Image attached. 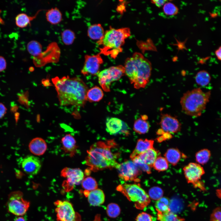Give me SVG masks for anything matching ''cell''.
<instances>
[{"label": "cell", "mask_w": 221, "mask_h": 221, "mask_svg": "<svg viewBox=\"0 0 221 221\" xmlns=\"http://www.w3.org/2000/svg\"><path fill=\"white\" fill-rule=\"evenodd\" d=\"M61 106L83 107L86 100L88 87L81 78L65 76L52 79Z\"/></svg>", "instance_id": "obj_1"}, {"label": "cell", "mask_w": 221, "mask_h": 221, "mask_svg": "<svg viewBox=\"0 0 221 221\" xmlns=\"http://www.w3.org/2000/svg\"><path fill=\"white\" fill-rule=\"evenodd\" d=\"M113 140L99 141L92 145L87 152L86 164L89 169L95 172L107 169H117L119 164L117 161L118 153H113L111 149L115 146Z\"/></svg>", "instance_id": "obj_2"}, {"label": "cell", "mask_w": 221, "mask_h": 221, "mask_svg": "<svg viewBox=\"0 0 221 221\" xmlns=\"http://www.w3.org/2000/svg\"><path fill=\"white\" fill-rule=\"evenodd\" d=\"M125 74L134 88H144L149 81L152 71L150 61L142 54L135 52L127 58L124 66Z\"/></svg>", "instance_id": "obj_3"}, {"label": "cell", "mask_w": 221, "mask_h": 221, "mask_svg": "<svg viewBox=\"0 0 221 221\" xmlns=\"http://www.w3.org/2000/svg\"><path fill=\"white\" fill-rule=\"evenodd\" d=\"M130 35L129 28L118 29L110 28L105 32L102 38L98 41V45L101 46L100 53L110 55L111 58L115 59L122 51V46L125 40Z\"/></svg>", "instance_id": "obj_4"}, {"label": "cell", "mask_w": 221, "mask_h": 221, "mask_svg": "<svg viewBox=\"0 0 221 221\" xmlns=\"http://www.w3.org/2000/svg\"><path fill=\"white\" fill-rule=\"evenodd\" d=\"M211 95V91L204 92L200 88L186 91L180 100L182 111L192 117L200 116L206 109Z\"/></svg>", "instance_id": "obj_5"}, {"label": "cell", "mask_w": 221, "mask_h": 221, "mask_svg": "<svg viewBox=\"0 0 221 221\" xmlns=\"http://www.w3.org/2000/svg\"><path fill=\"white\" fill-rule=\"evenodd\" d=\"M117 189L130 201L134 203L135 206L138 209H143L150 203L149 195L138 184H122L119 185Z\"/></svg>", "instance_id": "obj_6"}, {"label": "cell", "mask_w": 221, "mask_h": 221, "mask_svg": "<svg viewBox=\"0 0 221 221\" xmlns=\"http://www.w3.org/2000/svg\"><path fill=\"white\" fill-rule=\"evenodd\" d=\"M125 74L124 66L119 65L110 67L98 74L99 83L103 90L106 92L110 91L111 83L120 79Z\"/></svg>", "instance_id": "obj_7"}, {"label": "cell", "mask_w": 221, "mask_h": 221, "mask_svg": "<svg viewBox=\"0 0 221 221\" xmlns=\"http://www.w3.org/2000/svg\"><path fill=\"white\" fill-rule=\"evenodd\" d=\"M29 206V202L23 199L21 192H13L9 194L7 207L11 213L17 216L23 215L27 211Z\"/></svg>", "instance_id": "obj_8"}, {"label": "cell", "mask_w": 221, "mask_h": 221, "mask_svg": "<svg viewBox=\"0 0 221 221\" xmlns=\"http://www.w3.org/2000/svg\"><path fill=\"white\" fill-rule=\"evenodd\" d=\"M60 54V49L57 44L52 42L49 44L45 51L33 57V62L37 67L43 66L48 63H56L59 61Z\"/></svg>", "instance_id": "obj_9"}, {"label": "cell", "mask_w": 221, "mask_h": 221, "mask_svg": "<svg viewBox=\"0 0 221 221\" xmlns=\"http://www.w3.org/2000/svg\"><path fill=\"white\" fill-rule=\"evenodd\" d=\"M54 204L57 221H81L79 215L75 212L72 204L68 201L58 200Z\"/></svg>", "instance_id": "obj_10"}, {"label": "cell", "mask_w": 221, "mask_h": 221, "mask_svg": "<svg viewBox=\"0 0 221 221\" xmlns=\"http://www.w3.org/2000/svg\"><path fill=\"white\" fill-rule=\"evenodd\" d=\"M184 175L187 182L194 186L202 187L200 180L205 172L201 165L196 163L191 162L185 166L183 169Z\"/></svg>", "instance_id": "obj_11"}, {"label": "cell", "mask_w": 221, "mask_h": 221, "mask_svg": "<svg viewBox=\"0 0 221 221\" xmlns=\"http://www.w3.org/2000/svg\"><path fill=\"white\" fill-rule=\"evenodd\" d=\"M99 53L96 55H88L84 56V64L81 70V73L84 76L89 74L97 75L99 72L100 65L103 62V60Z\"/></svg>", "instance_id": "obj_12"}, {"label": "cell", "mask_w": 221, "mask_h": 221, "mask_svg": "<svg viewBox=\"0 0 221 221\" xmlns=\"http://www.w3.org/2000/svg\"><path fill=\"white\" fill-rule=\"evenodd\" d=\"M117 169L119 177L126 181L135 180L141 172L133 161L130 160L119 164Z\"/></svg>", "instance_id": "obj_13"}, {"label": "cell", "mask_w": 221, "mask_h": 221, "mask_svg": "<svg viewBox=\"0 0 221 221\" xmlns=\"http://www.w3.org/2000/svg\"><path fill=\"white\" fill-rule=\"evenodd\" d=\"M61 175L67 179L64 186L67 190H71L75 185L80 184L83 180L84 176L83 172L80 169L67 167L62 170Z\"/></svg>", "instance_id": "obj_14"}, {"label": "cell", "mask_w": 221, "mask_h": 221, "mask_svg": "<svg viewBox=\"0 0 221 221\" xmlns=\"http://www.w3.org/2000/svg\"><path fill=\"white\" fill-rule=\"evenodd\" d=\"M160 124L164 132L170 134L177 133L181 129V125L178 119L167 114H161Z\"/></svg>", "instance_id": "obj_15"}, {"label": "cell", "mask_w": 221, "mask_h": 221, "mask_svg": "<svg viewBox=\"0 0 221 221\" xmlns=\"http://www.w3.org/2000/svg\"><path fill=\"white\" fill-rule=\"evenodd\" d=\"M106 131L111 135L128 134L127 125L120 119L115 117L108 118L106 122Z\"/></svg>", "instance_id": "obj_16"}, {"label": "cell", "mask_w": 221, "mask_h": 221, "mask_svg": "<svg viewBox=\"0 0 221 221\" xmlns=\"http://www.w3.org/2000/svg\"><path fill=\"white\" fill-rule=\"evenodd\" d=\"M21 165L25 173L29 175H34L39 172L41 163L38 158L33 156H28L22 159Z\"/></svg>", "instance_id": "obj_17"}, {"label": "cell", "mask_w": 221, "mask_h": 221, "mask_svg": "<svg viewBox=\"0 0 221 221\" xmlns=\"http://www.w3.org/2000/svg\"><path fill=\"white\" fill-rule=\"evenodd\" d=\"M84 194L87 198L89 204L91 206H97L102 204L105 200V196L102 190L97 188L91 191H85Z\"/></svg>", "instance_id": "obj_18"}, {"label": "cell", "mask_w": 221, "mask_h": 221, "mask_svg": "<svg viewBox=\"0 0 221 221\" xmlns=\"http://www.w3.org/2000/svg\"><path fill=\"white\" fill-rule=\"evenodd\" d=\"M154 142L153 140L148 139L138 140L136 147L130 155L131 159L132 160L140 154L153 148Z\"/></svg>", "instance_id": "obj_19"}, {"label": "cell", "mask_w": 221, "mask_h": 221, "mask_svg": "<svg viewBox=\"0 0 221 221\" xmlns=\"http://www.w3.org/2000/svg\"><path fill=\"white\" fill-rule=\"evenodd\" d=\"M29 147L30 151L33 154L40 156L46 151L47 146L45 140L40 138L33 139L29 143Z\"/></svg>", "instance_id": "obj_20"}, {"label": "cell", "mask_w": 221, "mask_h": 221, "mask_svg": "<svg viewBox=\"0 0 221 221\" xmlns=\"http://www.w3.org/2000/svg\"><path fill=\"white\" fill-rule=\"evenodd\" d=\"M43 10H39L32 16H29L25 13H21L17 14L15 18L16 25L18 27L24 28L31 25V22L36 18L39 14Z\"/></svg>", "instance_id": "obj_21"}, {"label": "cell", "mask_w": 221, "mask_h": 221, "mask_svg": "<svg viewBox=\"0 0 221 221\" xmlns=\"http://www.w3.org/2000/svg\"><path fill=\"white\" fill-rule=\"evenodd\" d=\"M158 152L153 147L136 157L141 161L150 167L158 157Z\"/></svg>", "instance_id": "obj_22"}, {"label": "cell", "mask_w": 221, "mask_h": 221, "mask_svg": "<svg viewBox=\"0 0 221 221\" xmlns=\"http://www.w3.org/2000/svg\"><path fill=\"white\" fill-rule=\"evenodd\" d=\"M148 118L147 115H142L135 121L133 129L136 133L139 134H144L148 132L150 126L147 121Z\"/></svg>", "instance_id": "obj_23"}, {"label": "cell", "mask_w": 221, "mask_h": 221, "mask_svg": "<svg viewBox=\"0 0 221 221\" xmlns=\"http://www.w3.org/2000/svg\"><path fill=\"white\" fill-rule=\"evenodd\" d=\"M45 17L47 21L50 24L56 25L62 21V14L57 7H52L47 10Z\"/></svg>", "instance_id": "obj_24"}, {"label": "cell", "mask_w": 221, "mask_h": 221, "mask_svg": "<svg viewBox=\"0 0 221 221\" xmlns=\"http://www.w3.org/2000/svg\"><path fill=\"white\" fill-rule=\"evenodd\" d=\"M61 142L64 150L66 153L73 155L77 148L76 142L74 138L70 134H67L61 139Z\"/></svg>", "instance_id": "obj_25"}, {"label": "cell", "mask_w": 221, "mask_h": 221, "mask_svg": "<svg viewBox=\"0 0 221 221\" xmlns=\"http://www.w3.org/2000/svg\"><path fill=\"white\" fill-rule=\"evenodd\" d=\"M164 156L168 163L173 166H175L181 159L182 153L178 149L172 148L168 149Z\"/></svg>", "instance_id": "obj_26"}, {"label": "cell", "mask_w": 221, "mask_h": 221, "mask_svg": "<svg viewBox=\"0 0 221 221\" xmlns=\"http://www.w3.org/2000/svg\"><path fill=\"white\" fill-rule=\"evenodd\" d=\"M87 35L92 40H99L103 37L105 32L102 25L99 24L91 25L87 30Z\"/></svg>", "instance_id": "obj_27"}, {"label": "cell", "mask_w": 221, "mask_h": 221, "mask_svg": "<svg viewBox=\"0 0 221 221\" xmlns=\"http://www.w3.org/2000/svg\"><path fill=\"white\" fill-rule=\"evenodd\" d=\"M104 95L102 89L95 86L89 89L86 95V100L90 102H96L101 100Z\"/></svg>", "instance_id": "obj_28"}, {"label": "cell", "mask_w": 221, "mask_h": 221, "mask_svg": "<svg viewBox=\"0 0 221 221\" xmlns=\"http://www.w3.org/2000/svg\"><path fill=\"white\" fill-rule=\"evenodd\" d=\"M28 52L33 57H37L43 51L42 45L39 41L32 40L29 42L26 46Z\"/></svg>", "instance_id": "obj_29"}, {"label": "cell", "mask_w": 221, "mask_h": 221, "mask_svg": "<svg viewBox=\"0 0 221 221\" xmlns=\"http://www.w3.org/2000/svg\"><path fill=\"white\" fill-rule=\"evenodd\" d=\"M211 156L210 151L207 149H202L196 153L195 158L197 163L200 165L206 164Z\"/></svg>", "instance_id": "obj_30"}, {"label": "cell", "mask_w": 221, "mask_h": 221, "mask_svg": "<svg viewBox=\"0 0 221 221\" xmlns=\"http://www.w3.org/2000/svg\"><path fill=\"white\" fill-rule=\"evenodd\" d=\"M157 219L159 221H184V219L180 218L170 210L164 213L157 212Z\"/></svg>", "instance_id": "obj_31"}, {"label": "cell", "mask_w": 221, "mask_h": 221, "mask_svg": "<svg viewBox=\"0 0 221 221\" xmlns=\"http://www.w3.org/2000/svg\"><path fill=\"white\" fill-rule=\"evenodd\" d=\"M211 77L209 73L205 70L200 71L196 74L195 80L198 85L201 86H207L210 83Z\"/></svg>", "instance_id": "obj_32"}, {"label": "cell", "mask_w": 221, "mask_h": 221, "mask_svg": "<svg viewBox=\"0 0 221 221\" xmlns=\"http://www.w3.org/2000/svg\"><path fill=\"white\" fill-rule=\"evenodd\" d=\"M169 200L166 197H162L157 200L155 204L156 209L157 212L164 213L170 210Z\"/></svg>", "instance_id": "obj_33"}, {"label": "cell", "mask_w": 221, "mask_h": 221, "mask_svg": "<svg viewBox=\"0 0 221 221\" xmlns=\"http://www.w3.org/2000/svg\"><path fill=\"white\" fill-rule=\"evenodd\" d=\"M61 36L62 42L67 45L72 44L76 38L75 33L70 29H66L63 30L61 33Z\"/></svg>", "instance_id": "obj_34"}, {"label": "cell", "mask_w": 221, "mask_h": 221, "mask_svg": "<svg viewBox=\"0 0 221 221\" xmlns=\"http://www.w3.org/2000/svg\"><path fill=\"white\" fill-rule=\"evenodd\" d=\"M152 167L158 172L167 170L169 167V163L165 157L158 156L154 162Z\"/></svg>", "instance_id": "obj_35"}, {"label": "cell", "mask_w": 221, "mask_h": 221, "mask_svg": "<svg viewBox=\"0 0 221 221\" xmlns=\"http://www.w3.org/2000/svg\"><path fill=\"white\" fill-rule=\"evenodd\" d=\"M82 185L85 191H91L98 188V184L93 178L89 176L84 179L82 182Z\"/></svg>", "instance_id": "obj_36"}, {"label": "cell", "mask_w": 221, "mask_h": 221, "mask_svg": "<svg viewBox=\"0 0 221 221\" xmlns=\"http://www.w3.org/2000/svg\"><path fill=\"white\" fill-rule=\"evenodd\" d=\"M106 212L110 218H114L118 216L121 213V209L118 204L114 203L109 204L106 208Z\"/></svg>", "instance_id": "obj_37"}, {"label": "cell", "mask_w": 221, "mask_h": 221, "mask_svg": "<svg viewBox=\"0 0 221 221\" xmlns=\"http://www.w3.org/2000/svg\"><path fill=\"white\" fill-rule=\"evenodd\" d=\"M163 9L164 13L169 16L176 15L179 11L178 8L173 3L170 2L165 3L163 6Z\"/></svg>", "instance_id": "obj_38"}, {"label": "cell", "mask_w": 221, "mask_h": 221, "mask_svg": "<svg viewBox=\"0 0 221 221\" xmlns=\"http://www.w3.org/2000/svg\"><path fill=\"white\" fill-rule=\"evenodd\" d=\"M132 160L135 165L139 169H142L148 174L150 173L151 171L150 167L141 161L137 157H134Z\"/></svg>", "instance_id": "obj_39"}, {"label": "cell", "mask_w": 221, "mask_h": 221, "mask_svg": "<svg viewBox=\"0 0 221 221\" xmlns=\"http://www.w3.org/2000/svg\"><path fill=\"white\" fill-rule=\"evenodd\" d=\"M210 221H221V207L215 208L211 212Z\"/></svg>", "instance_id": "obj_40"}, {"label": "cell", "mask_w": 221, "mask_h": 221, "mask_svg": "<svg viewBox=\"0 0 221 221\" xmlns=\"http://www.w3.org/2000/svg\"><path fill=\"white\" fill-rule=\"evenodd\" d=\"M149 197L153 199H159L162 197V191L161 189L158 187L152 188L149 190Z\"/></svg>", "instance_id": "obj_41"}, {"label": "cell", "mask_w": 221, "mask_h": 221, "mask_svg": "<svg viewBox=\"0 0 221 221\" xmlns=\"http://www.w3.org/2000/svg\"><path fill=\"white\" fill-rule=\"evenodd\" d=\"M136 221H153V217L149 214L142 212L139 214L136 217Z\"/></svg>", "instance_id": "obj_42"}, {"label": "cell", "mask_w": 221, "mask_h": 221, "mask_svg": "<svg viewBox=\"0 0 221 221\" xmlns=\"http://www.w3.org/2000/svg\"><path fill=\"white\" fill-rule=\"evenodd\" d=\"M7 67V63L5 58L0 56V72L5 70Z\"/></svg>", "instance_id": "obj_43"}, {"label": "cell", "mask_w": 221, "mask_h": 221, "mask_svg": "<svg viewBox=\"0 0 221 221\" xmlns=\"http://www.w3.org/2000/svg\"><path fill=\"white\" fill-rule=\"evenodd\" d=\"M7 109L5 106L0 103V119L3 118L7 112Z\"/></svg>", "instance_id": "obj_44"}, {"label": "cell", "mask_w": 221, "mask_h": 221, "mask_svg": "<svg viewBox=\"0 0 221 221\" xmlns=\"http://www.w3.org/2000/svg\"><path fill=\"white\" fill-rule=\"evenodd\" d=\"M167 2V1L165 0H152L151 1L152 3L154 4L158 7H160L164 6Z\"/></svg>", "instance_id": "obj_45"}, {"label": "cell", "mask_w": 221, "mask_h": 221, "mask_svg": "<svg viewBox=\"0 0 221 221\" xmlns=\"http://www.w3.org/2000/svg\"><path fill=\"white\" fill-rule=\"evenodd\" d=\"M215 54L217 58L221 61V46L215 50Z\"/></svg>", "instance_id": "obj_46"}, {"label": "cell", "mask_w": 221, "mask_h": 221, "mask_svg": "<svg viewBox=\"0 0 221 221\" xmlns=\"http://www.w3.org/2000/svg\"><path fill=\"white\" fill-rule=\"evenodd\" d=\"M15 221H25V220L23 217H19L16 219Z\"/></svg>", "instance_id": "obj_47"}]
</instances>
